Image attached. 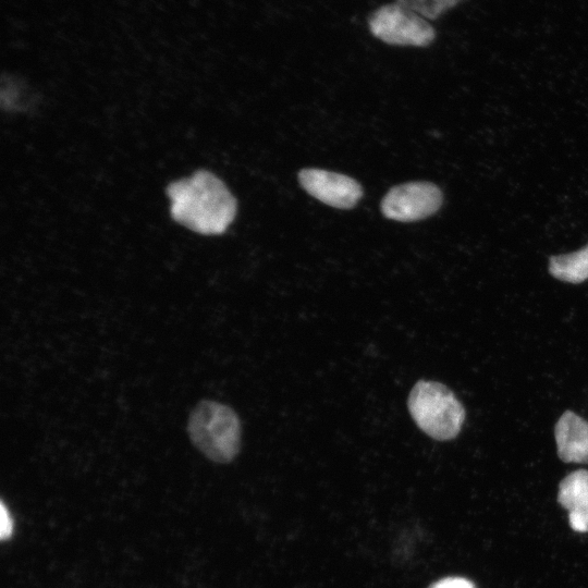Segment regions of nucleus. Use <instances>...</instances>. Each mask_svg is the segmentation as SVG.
Masks as SVG:
<instances>
[{
	"instance_id": "obj_8",
	"label": "nucleus",
	"mask_w": 588,
	"mask_h": 588,
	"mask_svg": "<svg viewBox=\"0 0 588 588\" xmlns=\"http://www.w3.org/2000/svg\"><path fill=\"white\" fill-rule=\"evenodd\" d=\"M559 503L568 511L573 530L588 532V470L572 471L560 482Z\"/></svg>"
},
{
	"instance_id": "obj_1",
	"label": "nucleus",
	"mask_w": 588,
	"mask_h": 588,
	"mask_svg": "<svg viewBox=\"0 0 588 588\" xmlns=\"http://www.w3.org/2000/svg\"><path fill=\"white\" fill-rule=\"evenodd\" d=\"M167 193L172 218L205 235L223 233L236 215V200L225 184L211 172L200 170L172 182Z\"/></svg>"
},
{
	"instance_id": "obj_4",
	"label": "nucleus",
	"mask_w": 588,
	"mask_h": 588,
	"mask_svg": "<svg viewBox=\"0 0 588 588\" xmlns=\"http://www.w3.org/2000/svg\"><path fill=\"white\" fill-rule=\"evenodd\" d=\"M368 25L371 34L389 45L425 47L436 32L425 17L399 3H389L373 11Z\"/></svg>"
},
{
	"instance_id": "obj_11",
	"label": "nucleus",
	"mask_w": 588,
	"mask_h": 588,
	"mask_svg": "<svg viewBox=\"0 0 588 588\" xmlns=\"http://www.w3.org/2000/svg\"><path fill=\"white\" fill-rule=\"evenodd\" d=\"M428 588H476V586L464 577H445L433 583Z\"/></svg>"
},
{
	"instance_id": "obj_12",
	"label": "nucleus",
	"mask_w": 588,
	"mask_h": 588,
	"mask_svg": "<svg viewBox=\"0 0 588 588\" xmlns=\"http://www.w3.org/2000/svg\"><path fill=\"white\" fill-rule=\"evenodd\" d=\"M13 531V520L10 515V512L5 507L4 503L1 502L0 506V537L2 540H5L11 537Z\"/></svg>"
},
{
	"instance_id": "obj_6",
	"label": "nucleus",
	"mask_w": 588,
	"mask_h": 588,
	"mask_svg": "<svg viewBox=\"0 0 588 588\" xmlns=\"http://www.w3.org/2000/svg\"><path fill=\"white\" fill-rule=\"evenodd\" d=\"M302 187L313 197L331 207L353 208L363 196V189L354 179L322 169H303L298 173Z\"/></svg>"
},
{
	"instance_id": "obj_2",
	"label": "nucleus",
	"mask_w": 588,
	"mask_h": 588,
	"mask_svg": "<svg viewBox=\"0 0 588 588\" xmlns=\"http://www.w3.org/2000/svg\"><path fill=\"white\" fill-rule=\"evenodd\" d=\"M187 434L192 444L215 463H230L241 450L240 417L232 407L217 401L204 400L193 408Z\"/></svg>"
},
{
	"instance_id": "obj_7",
	"label": "nucleus",
	"mask_w": 588,
	"mask_h": 588,
	"mask_svg": "<svg viewBox=\"0 0 588 588\" xmlns=\"http://www.w3.org/2000/svg\"><path fill=\"white\" fill-rule=\"evenodd\" d=\"M554 436L563 462L588 464V421L566 411L555 424Z\"/></svg>"
},
{
	"instance_id": "obj_3",
	"label": "nucleus",
	"mask_w": 588,
	"mask_h": 588,
	"mask_svg": "<svg viewBox=\"0 0 588 588\" xmlns=\"http://www.w3.org/2000/svg\"><path fill=\"white\" fill-rule=\"evenodd\" d=\"M407 407L418 428L438 441L454 439L465 420L462 403L446 385L436 381H417Z\"/></svg>"
},
{
	"instance_id": "obj_10",
	"label": "nucleus",
	"mask_w": 588,
	"mask_h": 588,
	"mask_svg": "<svg viewBox=\"0 0 588 588\" xmlns=\"http://www.w3.org/2000/svg\"><path fill=\"white\" fill-rule=\"evenodd\" d=\"M463 0H396L425 19L434 20Z\"/></svg>"
},
{
	"instance_id": "obj_9",
	"label": "nucleus",
	"mask_w": 588,
	"mask_h": 588,
	"mask_svg": "<svg viewBox=\"0 0 588 588\" xmlns=\"http://www.w3.org/2000/svg\"><path fill=\"white\" fill-rule=\"evenodd\" d=\"M549 271L554 278L569 283L587 280L588 244L575 253L551 257Z\"/></svg>"
},
{
	"instance_id": "obj_5",
	"label": "nucleus",
	"mask_w": 588,
	"mask_h": 588,
	"mask_svg": "<svg viewBox=\"0 0 588 588\" xmlns=\"http://www.w3.org/2000/svg\"><path fill=\"white\" fill-rule=\"evenodd\" d=\"M442 205V193L429 182H409L392 187L381 201L388 219L412 222L430 217Z\"/></svg>"
}]
</instances>
